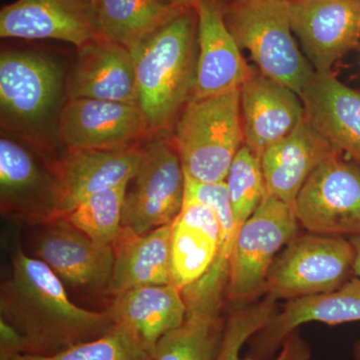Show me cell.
I'll return each mask as SVG.
<instances>
[{
  "mask_svg": "<svg viewBox=\"0 0 360 360\" xmlns=\"http://www.w3.org/2000/svg\"><path fill=\"white\" fill-rule=\"evenodd\" d=\"M0 321L20 333L25 354L35 355L58 354L115 326L108 309L91 311L71 302L65 283L20 245L11 253V270L0 286Z\"/></svg>",
  "mask_w": 360,
  "mask_h": 360,
  "instance_id": "6da1fadb",
  "label": "cell"
},
{
  "mask_svg": "<svg viewBox=\"0 0 360 360\" xmlns=\"http://www.w3.org/2000/svg\"><path fill=\"white\" fill-rule=\"evenodd\" d=\"M139 105L150 134H172L193 98L198 70V14L184 8L131 51Z\"/></svg>",
  "mask_w": 360,
  "mask_h": 360,
  "instance_id": "7a4b0ae2",
  "label": "cell"
},
{
  "mask_svg": "<svg viewBox=\"0 0 360 360\" xmlns=\"http://www.w3.org/2000/svg\"><path fill=\"white\" fill-rule=\"evenodd\" d=\"M184 176L202 182H224L239 149L245 144L240 89L193 98L172 131Z\"/></svg>",
  "mask_w": 360,
  "mask_h": 360,
  "instance_id": "3957f363",
  "label": "cell"
},
{
  "mask_svg": "<svg viewBox=\"0 0 360 360\" xmlns=\"http://www.w3.org/2000/svg\"><path fill=\"white\" fill-rule=\"evenodd\" d=\"M65 96V75L52 59L35 52H1L2 129L40 143L52 122L58 124Z\"/></svg>",
  "mask_w": 360,
  "mask_h": 360,
  "instance_id": "277c9868",
  "label": "cell"
},
{
  "mask_svg": "<svg viewBox=\"0 0 360 360\" xmlns=\"http://www.w3.org/2000/svg\"><path fill=\"white\" fill-rule=\"evenodd\" d=\"M222 9L229 32L259 72L300 97L315 70L293 39L288 1L232 0Z\"/></svg>",
  "mask_w": 360,
  "mask_h": 360,
  "instance_id": "5b68a950",
  "label": "cell"
},
{
  "mask_svg": "<svg viewBox=\"0 0 360 360\" xmlns=\"http://www.w3.org/2000/svg\"><path fill=\"white\" fill-rule=\"evenodd\" d=\"M186 176L172 134H150L141 143V160L127 186L122 227L146 234L172 224L184 202Z\"/></svg>",
  "mask_w": 360,
  "mask_h": 360,
  "instance_id": "8992f818",
  "label": "cell"
},
{
  "mask_svg": "<svg viewBox=\"0 0 360 360\" xmlns=\"http://www.w3.org/2000/svg\"><path fill=\"white\" fill-rule=\"evenodd\" d=\"M354 257L342 236H296L270 266L264 290L288 300L331 292L354 276Z\"/></svg>",
  "mask_w": 360,
  "mask_h": 360,
  "instance_id": "52a82bcc",
  "label": "cell"
},
{
  "mask_svg": "<svg viewBox=\"0 0 360 360\" xmlns=\"http://www.w3.org/2000/svg\"><path fill=\"white\" fill-rule=\"evenodd\" d=\"M298 229L293 205L266 194L239 227L229 262V300H251L264 290L277 252L297 236Z\"/></svg>",
  "mask_w": 360,
  "mask_h": 360,
  "instance_id": "ba28073f",
  "label": "cell"
},
{
  "mask_svg": "<svg viewBox=\"0 0 360 360\" xmlns=\"http://www.w3.org/2000/svg\"><path fill=\"white\" fill-rule=\"evenodd\" d=\"M303 229L322 236H360V167L336 153L321 163L293 203Z\"/></svg>",
  "mask_w": 360,
  "mask_h": 360,
  "instance_id": "9c48e42d",
  "label": "cell"
},
{
  "mask_svg": "<svg viewBox=\"0 0 360 360\" xmlns=\"http://www.w3.org/2000/svg\"><path fill=\"white\" fill-rule=\"evenodd\" d=\"M32 243L35 257L65 283L85 292L108 295L113 269V246L99 245L65 217L40 224Z\"/></svg>",
  "mask_w": 360,
  "mask_h": 360,
  "instance_id": "30bf717a",
  "label": "cell"
},
{
  "mask_svg": "<svg viewBox=\"0 0 360 360\" xmlns=\"http://www.w3.org/2000/svg\"><path fill=\"white\" fill-rule=\"evenodd\" d=\"M58 184L52 163L39 160L25 143L0 139V210L2 217L32 225L56 219Z\"/></svg>",
  "mask_w": 360,
  "mask_h": 360,
  "instance_id": "8fae6325",
  "label": "cell"
},
{
  "mask_svg": "<svg viewBox=\"0 0 360 360\" xmlns=\"http://www.w3.org/2000/svg\"><path fill=\"white\" fill-rule=\"evenodd\" d=\"M150 134L139 104L66 99L56 139L66 149H120L141 143Z\"/></svg>",
  "mask_w": 360,
  "mask_h": 360,
  "instance_id": "7c38bea8",
  "label": "cell"
},
{
  "mask_svg": "<svg viewBox=\"0 0 360 360\" xmlns=\"http://www.w3.org/2000/svg\"><path fill=\"white\" fill-rule=\"evenodd\" d=\"M293 33L315 72L333 65L360 44V0L288 1Z\"/></svg>",
  "mask_w": 360,
  "mask_h": 360,
  "instance_id": "4fadbf2b",
  "label": "cell"
},
{
  "mask_svg": "<svg viewBox=\"0 0 360 360\" xmlns=\"http://www.w3.org/2000/svg\"><path fill=\"white\" fill-rule=\"evenodd\" d=\"M227 284L225 277L206 272L182 290L186 319L160 338L151 359L214 360L224 335L222 307Z\"/></svg>",
  "mask_w": 360,
  "mask_h": 360,
  "instance_id": "5bb4252c",
  "label": "cell"
},
{
  "mask_svg": "<svg viewBox=\"0 0 360 360\" xmlns=\"http://www.w3.org/2000/svg\"><path fill=\"white\" fill-rule=\"evenodd\" d=\"M141 143L108 150L66 149L51 162L59 191L56 219L94 194L129 184L141 165Z\"/></svg>",
  "mask_w": 360,
  "mask_h": 360,
  "instance_id": "9a60e30c",
  "label": "cell"
},
{
  "mask_svg": "<svg viewBox=\"0 0 360 360\" xmlns=\"http://www.w3.org/2000/svg\"><path fill=\"white\" fill-rule=\"evenodd\" d=\"M0 37L59 40L77 49L103 35L85 0H16L0 11Z\"/></svg>",
  "mask_w": 360,
  "mask_h": 360,
  "instance_id": "2e32d148",
  "label": "cell"
},
{
  "mask_svg": "<svg viewBox=\"0 0 360 360\" xmlns=\"http://www.w3.org/2000/svg\"><path fill=\"white\" fill-rule=\"evenodd\" d=\"M198 14V70L193 98L240 89L253 71L225 22L219 0H201Z\"/></svg>",
  "mask_w": 360,
  "mask_h": 360,
  "instance_id": "e0dca14e",
  "label": "cell"
},
{
  "mask_svg": "<svg viewBox=\"0 0 360 360\" xmlns=\"http://www.w3.org/2000/svg\"><path fill=\"white\" fill-rule=\"evenodd\" d=\"M79 98L139 104L131 52L105 37L77 47L66 79V99Z\"/></svg>",
  "mask_w": 360,
  "mask_h": 360,
  "instance_id": "ac0fdd59",
  "label": "cell"
},
{
  "mask_svg": "<svg viewBox=\"0 0 360 360\" xmlns=\"http://www.w3.org/2000/svg\"><path fill=\"white\" fill-rule=\"evenodd\" d=\"M240 110L245 144L258 158L304 118L300 96L262 72H252L241 86Z\"/></svg>",
  "mask_w": 360,
  "mask_h": 360,
  "instance_id": "d6986e66",
  "label": "cell"
},
{
  "mask_svg": "<svg viewBox=\"0 0 360 360\" xmlns=\"http://www.w3.org/2000/svg\"><path fill=\"white\" fill-rule=\"evenodd\" d=\"M300 98L312 129L360 167V90L315 72Z\"/></svg>",
  "mask_w": 360,
  "mask_h": 360,
  "instance_id": "ffe728a7",
  "label": "cell"
},
{
  "mask_svg": "<svg viewBox=\"0 0 360 360\" xmlns=\"http://www.w3.org/2000/svg\"><path fill=\"white\" fill-rule=\"evenodd\" d=\"M356 321H360V277L354 276L331 292L288 300L253 336L252 359L274 354L303 324L336 326Z\"/></svg>",
  "mask_w": 360,
  "mask_h": 360,
  "instance_id": "44dd1931",
  "label": "cell"
},
{
  "mask_svg": "<svg viewBox=\"0 0 360 360\" xmlns=\"http://www.w3.org/2000/svg\"><path fill=\"white\" fill-rule=\"evenodd\" d=\"M336 153L340 151L312 129L304 115L290 134L260 158L266 194L293 205L315 168Z\"/></svg>",
  "mask_w": 360,
  "mask_h": 360,
  "instance_id": "7402d4cb",
  "label": "cell"
},
{
  "mask_svg": "<svg viewBox=\"0 0 360 360\" xmlns=\"http://www.w3.org/2000/svg\"><path fill=\"white\" fill-rule=\"evenodd\" d=\"M108 310L115 323L129 330L153 356L160 338L184 322L187 309L181 290L167 284L116 295Z\"/></svg>",
  "mask_w": 360,
  "mask_h": 360,
  "instance_id": "603a6c76",
  "label": "cell"
},
{
  "mask_svg": "<svg viewBox=\"0 0 360 360\" xmlns=\"http://www.w3.org/2000/svg\"><path fill=\"white\" fill-rule=\"evenodd\" d=\"M219 220L210 206L184 201L172 222V283L179 290L195 283L214 264L221 248Z\"/></svg>",
  "mask_w": 360,
  "mask_h": 360,
  "instance_id": "cb8c5ba5",
  "label": "cell"
},
{
  "mask_svg": "<svg viewBox=\"0 0 360 360\" xmlns=\"http://www.w3.org/2000/svg\"><path fill=\"white\" fill-rule=\"evenodd\" d=\"M172 224L146 234L122 229L113 245L115 269L108 295L149 285L172 283Z\"/></svg>",
  "mask_w": 360,
  "mask_h": 360,
  "instance_id": "d4e9b609",
  "label": "cell"
},
{
  "mask_svg": "<svg viewBox=\"0 0 360 360\" xmlns=\"http://www.w3.org/2000/svg\"><path fill=\"white\" fill-rule=\"evenodd\" d=\"M184 8L172 0H99L97 23L103 37L131 51Z\"/></svg>",
  "mask_w": 360,
  "mask_h": 360,
  "instance_id": "484cf974",
  "label": "cell"
},
{
  "mask_svg": "<svg viewBox=\"0 0 360 360\" xmlns=\"http://www.w3.org/2000/svg\"><path fill=\"white\" fill-rule=\"evenodd\" d=\"M276 302L277 298L267 295L262 302L231 311L225 321L224 335L214 360H257L241 359V348L274 316L277 311ZM274 360H309V354L302 341L291 335Z\"/></svg>",
  "mask_w": 360,
  "mask_h": 360,
  "instance_id": "4316f807",
  "label": "cell"
},
{
  "mask_svg": "<svg viewBox=\"0 0 360 360\" xmlns=\"http://www.w3.org/2000/svg\"><path fill=\"white\" fill-rule=\"evenodd\" d=\"M127 186L129 184L89 196L65 219L94 243L113 246L123 229V206Z\"/></svg>",
  "mask_w": 360,
  "mask_h": 360,
  "instance_id": "83f0119b",
  "label": "cell"
},
{
  "mask_svg": "<svg viewBox=\"0 0 360 360\" xmlns=\"http://www.w3.org/2000/svg\"><path fill=\"white\" fill-rule=\"evenodd\" d=\"M0 360H153L134 335L122 326L96 340L79 343L52 355L18 354Z\"/></svg>",
  "mask_w": 360,
  "mask_h": 360,
  "instance_id": "f1b7e54d",
  "label": "cell"
},
{
  "mask_svg": "<svg viewBox=\"0 0 360 360\" xmlns=\"http://www.w3.org/2000/svg\"><path fill=\"white\" fill-rule=\"evenodd\" d=\"M234 219L241 226L266 195L262 161L245 144L232 161L225 179Z\"/></svg>",
  "mask_w": 360,
  "mask_h": 360,
  "instance_id": "f546056e",
  "label": "cell"
},
{
  "mask_svg": "<svg viewBox=\"0 0 360 360\" xmlns=\"http://www.w3.org/2000/svg\"><path fill=\"white\" fill-rule=\"evenodd\" d=\"M18 354H25V340L13 326L0 321V356Z\"/></svg>",
  "mask_w": 360,
  "mask_h": 360,
  "instance_id": "4dcf8cb0",
  "label": "cell"
},
{
  "mask_svg": "<svg viewBox=\"0 0 360 360\" xmlns=\"http://www.w3.org/2000/svg\"><path fill=\"white\" fill-rule=\"evenodd\" d=\"M350 243L354 248V276L360 277V236H352L349 238Z\"/></svg>",
  "mask_w": 360,
  "mask_h": 360,
  "instance_id": "1f68e13d",
  "label": "cell"
},
{
  "mask_svg": "<svg viewBox=\"0 0 360 360\" xmlns=\"http://www.w3.org/2000/svg\"><path fill=\"white\" fill-rule=\"evenodd\" d=\"M172 4L179 7H186V8H195L200 4L201 0H172Z\"/></svg>",
  "mask_w": 360,
  "mask_h": 360,
  "instance_id": "d6a6232c",
  "label": "cell"
},
{
  "mask_svg": "<svg viewBox=\"0 0 360 360\" xmlns=\"http://www.w3.org/2000/svg\"><path fill=\"white\" fill-rule=\"evenodd\" d=\"M354 356L356 360H360V340L357 341L354 347Z\"/></svg>",
  "mask_w": 360,
  "mask_h": 360,
  "instance_id": "836d02e7",
  "label": "cell"
},
{
  "mask_svg": "<svg viewBox=\"0 0 360 360\" xmlns=\"http://www.w3.org/2000/svg\"><path fill=\"white\" fill-rule=\"evenodd\" d=\"M87 4H90L92 7H94V11H96L97 6H98L99 0H85Z\"/></svg>",
  "mask_w": 360,
  "mask_h": 360,
  "instance_id": "e575fe53",
  "label": "cell"
},
{
  "mask_svg": "<svg viewBox=\"0 0 360 360\" xmlns=\"http://www.w3.org/2000/svg\"><path fill=\"white\" fill-rule=\"evenodd\" d=\"M284 1H291V0H284Z\"/></svg>",
  "mask_w": 360,
  "mask_h": 360,
  "instance_id": "d590c367",
  "label": "cell"
}]
</instances>
